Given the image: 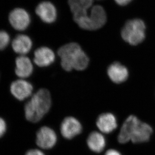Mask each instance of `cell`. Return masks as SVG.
<instances>
[{
    "instance_id": "cell-21",
    "label": "cell",
    "mask_w": 155,
    "mask_h": 155,
    "mask_svg": "<svg viewBox=\"0 0 155 155\" xmlns=\"http://www.w3.org/2000/svg\"><path fill=\"white\" fill-rule=\"evenodd\" d=\"M118 5L120 6H125L131 1V0H114Z\"/></svg>"
},
{
    "instance_id": "cell-13",
    "label": "cell",
    "mask_w": 155,
    "mask_h": 155,
    "mask_svg": "<svg viewBox=\"0 0 155 155\" xmlns=\"http://www.w3.org/2000/svg\"><path fill=\"white\" fill-rule=\"evenodd\" d=\"M15 64V74L21 79L27 78L33 73V64L30 59L25 55H20L17 57Z\"/></svg>"
},
{
    "instance_id": "cell-22",
    "label": "cell",
    "mask_w": 155,
    "mask_h": 155,
    "mask_svg": "<svg viewBox=\"0 0 155 155\" xmlns=\"http://www.w3.org/2000/svg\"><path fill=\"white\" fill-rule=\"evenodd\" d=\"M105 155H121L120 153L115 150H109L106 152Z\"/></svg>"
},
{
    "instance_id": "cell-1",
    "label": "cell",
    "mask_w": 155,
    "mask_h": 155,
    "mask_svg": "<svg viewBox=\"0 0 155 155\" xmlns=\"http://www.w3.org/2000/svg\"><path fill=\"white\" fill-rule=\"evenodd\" d=\"M153 133L150 125L140 121L136 116L130 115L127 118L121 128L118 140L121 143L131 140L134 143H141L149 140Z\"/></svg>"
},
{
    "instance_id": "cell-16",
    "label": "cell",
    "mask_w": 155,
    "mask_h": 155,
    "mask_svg": "<svg viewBox=\"0 0 155 155\" xmlns=\"http://www.w3.org/2000/svg\"><path fill=\"white\" fill-rule=\"evenodd\" d=\"M32 42L29 36L24 35H18L14 39L12 43L13 51L20 55H25L31 49Z\"/></svg>"
},
{
    "instance_id": "cell-19",
    "label": "cell",
    "mask_w": 155,
    "mask_h": 155,
    "mask_svg": "<svg viewBox=\"0 0 155 155\" xmlns=\"http://www.w3.org/2000/svg\"><path fill=\"white\" fill-rule=\"evenodd\" d=\"M7 130V124L3 118L0 117V138L2 137Z\"/></svg>"
},
{
    "instance_id": "cell-15",
    "label": "cell",
    "mask_w": 155,
    "mask_h": 155,
    "mask_svg": "<svg viewBox=\"0 0 155 155\" xmlns=\"http://www.w3.org/2000/svg\"><path fill=\"white\" fill-rule=\"evenodd\" d=\"M96 124L99 130L105 134L111 133L117 127L115 116L110 113H105L99 115L97 118Z\"/></svg>"
},
{
    "instance_id": "cell-2",
    "label": "cell",
    "mask_w": 155,
    "mask_h": 155,
    "mask_svg": "<svg viewBox=\"0 0 155 155\" xmlns=\"http://www.w3.org/2000/svg\"><path fill=\"white\" fill-rule=\"evenodd\" d=\"M58 53L61 59V67L67 71L73 69L84 70L89 63L88 56L77 43L72 42L61 46Z\"/></svg>"
},
{
    "instance_id": "cell-14",
    "label": "cell",
    "mask_w": 155,
    "mask_h": 155,
    "mask_svg": "<svg viewBox=\"0 0 155 155\" xmlns=\"http://www.w3.org/2000/svg\"><path fill=\"white\" fill-rule=\"evenodd\" d=\"M107 74L111 80L116 84L125 82L128 77V71L127 68L118 62L113 63L109 66Z\"/></svg>"
},
{
    "instance_id": "cell-3",
    "label": "cell",
    "mask_w": 155,
    "mask_h": 155,
    "mask_svg": "<svg viewBox=\"0 0 155 155\" xmlns=\"http://www.w3.org/2000/svg\"><path fill=\"white\" fill-rule=\"evenodd\" d=\"M51 99L49 91L40 89L32 96L24 107L25 116L27 120L36 123L41 120L49 111Z\"/></svg>"
},
{
    "instance_id": "cell-10",
    "label": "cell",
    "mask_w": 155,
    "mask_h": 155,
    "mask_svg": "<svg viewBox=\"0 0 155 155\" xmlns=\"http://www.w3.org/2000/svg\"><path fill=\"white\" fill-rule=\"evenodd\" d=\"M36 14L42 21L46 23H51L55 21L57 17V9L49 2H43L37 6Z\"/></svg>"
},
{
    "instance_id": "cell-8",
    "label": "cell",
    "mask_w": 155,
    "mask_h": 155,
    "mask_svg": "<svg viewBox=\"0 0 155 155\" xmlns=\"http://www.w3.org/2000/svg\"><path fill=\"white\" fill-rule=\"evenodd\" d=\"M33 86L24 79H19L12 82L10 91L12 95L17 100L23 101L32 95Z\"/></svg>"
},
{
    "instance_id": "cell-12",
    "label": "cell",
    "mask_w": 155,
    "mask_h": 155,
    "mask_svg": "<svg viewBox=\"0 0 155 155\" xmlns=\"http://www.w3.org/2000/svg\"><path fill=\"white\" fill-rule=\"evenodd\" d=\"M68 2L74 21L87 16L88 9L93 3V0H69Z\"/></svg>"
},
{
    "instance_id": "cell-7",
    "label": "cell",
    "mask_w": 155,
    "mask_h": 155,
    "mask_svg": "<svg viewBox=\"0 0 155 155\" xmlns=\"http://www.w3.org/2000/svg\"><path fill=\"white\" fill-rule=\"evenodd\" d=\"M9 22L14 28L19 31L25 30L30 23L28 13L22 8H16L9 14Z\"/></svg>"
},
{
    "instance_id": "cell-6",
    "label": "cell",
    "mask_w": 155,
    "mask_h": 155,
    "mask_svg": "<svg viewBox=\"0 0 155 155\" xmlns=\"http://www.w3.org/2000/svg\"><path fill=\"white\" fill-rule=\"evenodd\" d=\"M57 136L55 131L48 127H41L36 134V144L43 149H49L57 143Z\"/></svg>"
},
{
    "instance_id": "cell-18",
    "label": "cell",
    "mask_w": 155,
    "mask_h": 155,
    "mask_svg": "<svg viewBox=\"0 0 155 155\" xmlns=\"http://www.w3.org/2000/svg\"><path fill=\"white\" fill-rule=\"evenodd\" d=\"M10 36L7 32L0 30V51H2L9 45Z\"/></svg>"
},
{
    "instance_id": "cell-17",
    "label": "cell",
    "mask_w": 155,
    "mask_h": 155,
    "mask_svg": "<svg viewBox=\"0 0 155 155\" xmlns=\"http://www.w3.org/2000/svg\"><path fill=\"white\" fill-rule=\"evenodd\" d=\"M87 145L91 151L98 153L101 152L104 150L106 145V141L102 134L96 131H93L88 137Z\"/></svg>"
},
{
    "instance_id": "cell-4",
    "label": "cell",
    "mask_w": 155,
    "mask_h": 155,
    "mask_svg": "<svg viewBox=\"0 0 155 155\" xmlns=\"http://www.w3.org/2000/svg\"><path fill=\"white\" fill-rule=\"evenodd\" d=\"M146 25L142 20H130L127 21L121 30V36L125 41L132 45H137L145 38Z\"/></svg>"
},
{
    "instance_id": "cell-5",
    "label": "cell",
    "mask_w": 155,
    "mask_h": 155,
    "mask_svg": "<svg viewBox=\"0 0 155 155\" xmlns=\"http://www.w3.org/2000/svg\"><path fill=\"white\" fill-rule=\"evenodd\" d=\"M106 14L103 8L96 5L91 9L90 15L75 21L78 25L85 30H95L101 28L106 22Z\"/></svg>"
},
{
    "instance_id": "cell-20",
    "label": "cell",
    "mask_w": 155,
    "mask_h": 155,
    "mask_svg": "<svg viewBox=\"0 0 155 155\" xmlns=\"http://www.w3.org/2000/svg\"><path fill=\"white\" fill-rule=\"evenodd\" d=\"M25 155H45L42 152L38 149H32L29 150L26 153Z\"/></svg>"
},
{
    "instance_id": "cell-9",
    "label": "cell",
    "mask_w": 155,
    "mask_h": 155,
    "mask_svg": "<svg viewBox=\"0 0 155 155\" xmlns=\"http://www.w3.org/2000/svg\"><path fill=\"white\" fill-rule=\"evenodd\" d=\"M82 130L80 122L76 118L68 117L64 119L61 126V132L65 139L71 140L80 134Z\"/></svg>"
},
{
    "instance_id": "cell-11",
    "label": "cell",
    "mask_w": 155,
    "mask_h": 155,
    "mask_svg": "<svg viewBox=\"0 0 155 155\" xmlns=\"http://www.w3.org/2000/svg\"><path fill=\"white\" fill-rule=\"evenodd\" d=\"M55 60V54L54 51L47 47H41L35 52L34 61L37 66L40 67H46L50 66Z\"/></svg>"
}]
</instances>
